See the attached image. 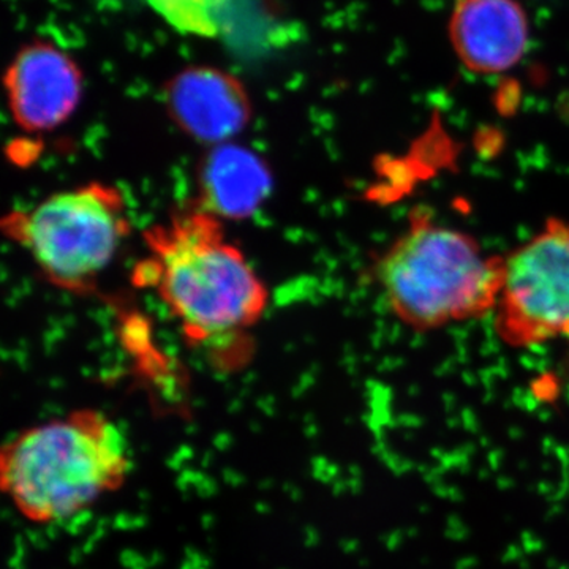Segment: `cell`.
<instances>
[{
	"instance_id": "6da1fadb",
	"label": "cell",
	"mask_w": 569,
	"mask_h": 569,
	"mask_svg": "<svg viewBox=\"0 0 569 569\" xmlns=\"http://www.w3.org/2000/svg\"><path fill=\"white\" fill-rule=\"evenodd\" d=\"M140 279L153 288L187 340L220 351L263 318L269 291L208 208L183 209L144 233Z\"/></svg>"
},
{
	"instance_id": "7a4b0ae2",
	"label": "cell",
	"mask_w": 569,
	"mask_h": 569,
	"mask_svg": "<svg viewBox=\"0 0 569 569\" xmlns=\"http://www.w3.org/2000/svg\"><path fill=\"white\" fill-rule=\"evenodd\" d=\"M372 280L400 323L436 331L493 313L503 254L486 253L473 236L417 208L406 230L373 260Z\"/></svg>"
},
{
	"instance_id": "3957f363",
	"label": "cell",
	"mask_w": 569,
	"mask_h": 569,
	"mask_svg": "<svg viewBox=\"0 0 569 569\" xmlns=\"http://www.w3.org/2000/svg\"><path fill=\"white\" fill-rule=\"evenodd\" d=\"M132 471L126 433L103 411L81 408L11 438L0 455V481L26 519L73 518L122 488Z\"/></svg>"
},
{
	"instance_id": "277c9868",
	"label": "cell",
	"mask_w": 569,
	"mask_h": 569,
	"mask_svg": "<svg viewBox=\"0 0 569 569\" xmlns=\"http://www.w3.org/2000/svg\"><path fill=\"white\" fill-rule=\"evenodd\" d=\"M2 230L48 282L80 293L110 268L132 231V219L121 190L89 182L17 209L2 220Z\"/></svg>"
},
{
	"instance_id": "5b68a950",
	"label": "cell",
	"mask_w": 569,
	"mask_h": 569,
	"mask_svg": "<svg viewBox=\"0 0 569 569\" xmlns=\"http://www.w3.org/2000/svg\"><path fill=\"white\" fill-rule=\"evenodd\" d=\"M496 331L505 346L569 340V222L550 217L529 241L503 254Z\"/></svg>"
},
{
	"instance_id": "8992f818",
	"label": "cell",
	"mask_w": 569,
	"mask_h": 569,
	"mask_svg": "<svg viewBox=\"0 0 569 569\" xmlns=\"http://www.w3.org/2000/svg\"><path fill=\"white\" fill-rule=\"evenodd\" d=\"M11 116L26 132L41 133L69 121L81 100L77 63L48 43L29 44L7 73Z\"/></svg>"
},
{
	"instance_id": "52a82bcc",
	"label": "cell",
	"mask_w": 569,
	"mask_h": 569,
	"mask_svg": "<svg viewBox=\"0 0 569 569\" xmlns=\"http://www.w3.org/2000/svg\"><path fill=\"white\" fill-rule=\"evenodd\" d=\"M449 39L468 70L505 73L529 50V18L518 0H458L449 20Z\"/></svg>"
},
{
	"instance_id": "ba28073f",
	"label": "cell",
	"mask_w": 569,
	"mask_h": 569,
	"mask_svg": "<svg viewBox=\"0 0 569 569\" xmlns=\"http://www.w3.org/2000/svg\"><path fill=\"white\" fill-rule=\"evenodd\" d=\"M167 108L193 140L220 146L250 121L252 108L241 82L212 67H190L167 86Z\"/></svg>"
},
{
	"instance_id": "9c48e42d",
	"label": "cell",
	"mask_w": 569,
	"mask_h": 569,
	"mask_svg": "<svg viewBox=\"0 0 569 569\" xmlns=\"http://www.w3.org/2000/svg\"><path fill=\"white\" fill-rule=\"evenodd\" d=\"M204 186L208 203L204 208L216 216H241L253 209L266 189L263 167L257 159L233 146H217L206 163Z\"/></svg>"
},
{
	"instance_id": "30bf717a",
	"label": "cell",
	"mask_w": 569,
	"mask_h": 569,
	"mask_svg": "<svg viewBox=\"0 0 569 569\" xmlns=\"http://www.w3.org/2000/svg\"><path fill=\"white\" fill-rule=\"evenodd\" d=\"M157 10L178 28L197 33H212L217 22L212 18L216 0H151Z\"/></svg>"
}]
</instances>
